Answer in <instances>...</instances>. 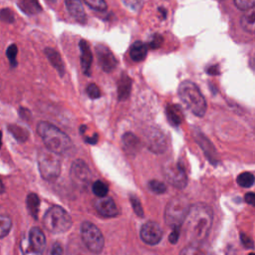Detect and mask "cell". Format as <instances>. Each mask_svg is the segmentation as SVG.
<instances>
[{
  "mask_svg": "<svg viewBox=\"0 0 255 255\" xmlns=\"http://www.w3.org/2000/svg\"><path fill=\"white\" fill-rule=\"evenodd\" d=\"M244 199H245V201H246L248 204H251V205L255 206V193H253V192L246 193Z\"/></svg>",
  "mask_w": 255,
  "mask_h": 255,
  "instance_id": "43",
  "label": "cell"
},
{
  "mask_svg": "<svg viewBox=\"0 0 255 255\" xmlns=\"http://www.w3.org/2000/svg\"><path fill=\"white\" fill-rule=\"evenodd\" d=\"M178 236H179V228H174L172 230V232L170 233V235H169V241L173 244L176 243L177 239H178Z\"/></svg>",
  "mask_w": 255,
  "mask_h": 255,
  "instance_id": "42",
  "label": "cell"
},
{
  "mask_svg": "<svg viewBox=\"0 0 255 255\" xmlns=\"http://www.w3.org/2000/svg\"><path fill=\"white\" fill-rule=\"evenodd\" d=\"M27 208L32 217L37 219L38 215V210H39V205H40V199L35 193H30L27 196Z\"/></svg>",
  "mask_w": 255,
  "mask_h": 255,
  "instance_id": "26",
  "label": "cell"
},
{
  "mask_svg": "<svg viewBox=\"0 0 255 255\" xmlns=\"http://www.w3.org/2000/svg\"><path fill=\"white\" fill-rule=\"evenodd\" d=\"M147 147L149 150L155 153H161L166 148L165 137L158 129L152 128L147 135Z\"/></svg>",
  "mask_w": 255,
  "mask_h": 255,
  "instance_id": "14",
  "label": "cell"
},
{
  "mask_svg": "<svg viewBox=\"0 0 255 255\" xmlns=\"http://www.w3.org/2000/svg\"><path fill=\"white\" fill-rule=\"evenodd\" d=\"M207 73H208V74H210V75H217V74L219 73V71H218V67H217V66H212V67L208 68Z\"/></svg>",
  "mask_w": 255,
  "mask_h": 255,
  "instance_id": "45",
  "label": "cell"
},
{
  "mask_svg": "<svg viewBox=\"0 0 255 255\" xmlns=\"http://www.w3.org/2000/svg\"><path fill=\"white\" fill-rule=\"evenodd\" d=\"M148 187L149 189L156 193V194H161L164 193L166 191V185L164 183H162L161 181H158L156 179H152L148 182Z\"/></svg>",
  "mask_w": 255,
  "mask_h": 255,
  "instance_id": "31",
  "label": "cell"
},
{
  "mask_svg": "<svg viewBox=\"0 0 255 255\" xmlns=\"http://www.w3.org/2000/svg\"><path fill=\"white\" fill-rule=\"evenodd\" d=\"M92 189H93V192L94 194L100 198V197H106L108 195V192H109V187L108 185L102 181V180H97L93 183V186H92Z\"/></svg>",
  "mask_w": 255,
  "mask_h": 255,
  "instance_id": "28",
  "label": "cell"
},
{
  "mask_svg": "<svg viewBox=\"0 0 255 255\" xmlns=\"http://www.w3.org/2000/svg\"><path fill=\"white\" fill-rule=\"evenodd\" d=\"M51 255H63V248L60 243H54L51 249Z\"/></svg>",
  "mask_w": 255,
  "mask_h": 255,
  "instance_id": "41",
  "label": "cell"
},
{
  "mask_svg": "<svg viewBox=\"0 0 255 255\" xmlns=\"http://www.w3.org/2000/svg\"><path fill=\"white\" fill-rule=\"evenodd\" d=\"M166 118L169 124L173 127H177L182 123L183 117L181 110L178 106L175 105H167L166 106Z\"/></svg>",
  "mask_w": 255,
  "mask_h": 255,
  "instance_id": "21",
  "label": "cell"
},
{
  "mask_svg": "<svg viewBox=\"0 0 255 255\" xmlns=\"http://www.w3.org/2000/svg\"><path fill=\"white\" fill-rule=\"evenodd\" d=\"M249 255H255V253H250Z\"/></svg>",
  "mask_w": 255,
  "mask_h": 255,
  "instance_id": "48",
  "label": "cell"
},
{
  "mask_svg": "<svg viewBox=\"0 0 255 255\" xmlns=\"http://www.w3.org/2000/svg\"><path fill=\"white\" fill-rule=\"evenodd\" d=\"M23 255H42L46 247V238L39 227H32L21 240Z\"/></svg>",
  "mask_w": 255,
  "mask_h": 255,
  "instance_id": "7",
  "label": "cell"
},
{
  "mask_svg": "<svg viewBox=\"0 0 255 255\" xmlns=\"http://www.w3.org/2000/svg\"><path fill=\"white\" fill-rule=\"evenodd\" d=\"M179 255H209L207 248L203 247L201 243H191L181 250Z\"/></svg>",
  "mask_w": 255,
  "mask_h": 255,
  "instance_id": "25",
  "label": "cell"
},
{
  "mask_svg": "<svg viewBox=\"0 0 255 255\" xmlns=\"http://www.w3.org/2000/svg\"><path fill=\"white\" fill-rule=\"evenodd\" d=\"M79 48L81 51L82 70L85 75L90 76L91 75V66L93 63V55H92V51L90 49L89 43L86 40L82 39L79 42Z\"/></svg>",
  "mask_w": 255,
  "mask_h": 255,
  "instance_id": "15",
  "label": "cell"
},
{
  "mask_svg": "<svg viewBox=\"0 0 255 255\" xmlns=\"http://www.w3.org/2000/svg\"><path fill=\"white\" fill-rule=\"evenodd\" d=\"M195 138L197 140V142L200 144V146L202 147V149L204 150L206 156L209 158L210 161L214 162L215 159V150L212 146V144L210 143V141L208 140V138H206L200 131H196L195 133Z\"/></svg>",
  "mask_w": 255,
  "mask_h": 255,
  "instance_id": "23",
  "label": "cell"
},
{
  "mask_svg": "<svg viewBox=\"0 0 255 255\" xmlns=\"http://www.w3.org/2000/svg\"><path fill=\"white\" fill-rule=\"evenodd\" d=\"M86 92H87V95L93 100L100 98L101 95H102L100 88L94 83H91V84L88 85V87L86 89Z\"/></svg>",
  "mask_w": 255,
  "mask_h": 255,
  "instance_id": "35",
  "label": "cell"
},
{
  "mask_svg": "<svg viewBox=\"0 0 255 255\" xmlns=\"http://www.w3.org/2000/svg\"><path fill=\"white\" fill-rule=\"evenodd\" d=\"M37 132L46 148L57 154L67 152L72 146L70 137L59 128L48 122H40L37 126Z\"/></svg>",
  "mask_w": 255,
  "mask_h": 255,
  "instance_id": "2",
  "label": "cell"
},
{
  "mask_svg": "<svg viewBox=\"0 0 255 255\" xmlns=\"http://www.w3.org/2000/svg\"><path fill=\"white\" fill-rule=\"evenodd\" d=\"M131 90V79L128 75L123 74L118 83V99L119 101H126Z\"/></svg>",
  "mask_w": 255,
  "mask_h": 255,
  "instance_id": "18",
  "label": "cell"
},
{
  "mask_svg": "<svg viewBox=\"0 0 255 255\" xmlns=\"http://www.w3.org/2000/svg\"><path fill=\"white\" fill-rule=\"evenodd\" d=\"M8 129L10 130V132L13 134V136L21 141H24L28 138V132L25 128H23L22 127H19L17 125H10L8 127Z\"/></svg>",
  "mask_w": 255,
  "mask_h": 255,
  "instance_id": "29",
  "label": "cell"
},
{
  "mask_svg": "<svg viewBox=\"0 0 255 255\" xmlns=\"http://www.w3.org/2000/svg\"><path fill=\"white\" fill-rule=\"evenodd\" d=\"M190 205L187 199L183 196L173 197L165 207L164 220L172 229L179 228L184 223V220L188 214Z\"/></svg>",
  "mask_w": 255,
  "mask_h": 255,
  "instance_id": "4",
  "label": "cell"
},
{
  "mask_svg": "<svg viewBox=\"0 0 255 255\" xmlns=\"http://www.w3.org/2000/svg\"><path fill=\"white\" fill-rule=\"evenodd\" d=\"M81 236L86 247L93 253L99 254L103 251L105 240L100 229L92 222L85 221L81 227Z\"/></svg>",
  "mask_w": 255,
  "mask_h": 255,
  "instance_id": "8",
  "label": "cell"
},
{
  "mask_svg": "<svg viewBox=\"0 0 255 255\" xmlns=\"http://www.w3.org/2000/svg\"><path fill=\"white\" fill-rule=\"evenodd\" d=\"M46 1H48L50 4H55L57 0H46Z\"/></svg>",
  "mask_w": 255,
  "mask_h": 255,
  "instance_id": "47",
  "label": "cell"
},
{
  "mask_svg": "<svg viewBox=\"0 0 255 255\" xmlns=\"http://www.w3.org/2000/svg\"><path fill=\"white\" fill-rule=\"evenodd\" d=\"M162 237V231L160 226L154 221H148L144 223L140 229L141 240L148 245L157 244Z\"/></svg>",
  "mask_w": 255,
  "mask_h": 255,
  "instance_id": "12",
  "label": "cell"
},
{
  "mask_svg": "<svg viewBox=\"0 0 255 255\" xmlns=\"http://www.w3.org/2000/svg\"><path fill=\"white\" fill-rule=\"evenodd\" d=\"M18 7L27 15H35L42 11L38 0H18Z\"/></svg>",
  "mask_w": 255,
  "mask_h": 255,
  "instance_id": "22",
  "label": "cell"
},
{
  "mask_svg": "<svg viewBox=\"0 0 255 255\" xmlns=\"http://www.w3.org/2000/svg\"><path fill=\"white\" fill-rule=\"evenodd\" d=\"M70 174L72 179L79 184H89L92 178V172L88 164L82 159H76L72 163Z\"/></svg>",
  "mask_w": 255,
  "mask_h": 255,
  "instance_id": "11",
  "label": "cell"
},
{
  "mask_svg": "<svg viewBox=\"0 0 255 255\" xmlns=\"http://www.w3.org/2000/svg\"><path fill=\"white\" fill-rule=\"evenodd\" d=\"M95 209L97 212L105 217H115L119 214V209L111 197H100L96 199L95 203Z\"/></svg>",
  "mask_w": 255,
  "mask_h": 255,
  "instance_id": "13",
  "label": "cell"
},
{
  "mask_svg": "<svg viewBox=\"0 0 255 255\" xmlns=\"http://www.w3.org/2000/svg\"><path fill=\"white\" fill-rule=\"evenodd\" d=\"M38 167L41 176L47 181L57 179L61 172V161L58 154L49 150L43 149L38 155Z\"/></svg>",
  "mask_w": 255,
  "mask_h": 255,
  "instance_id": "6",
  "label": "cell"
},
{
  "mask_svg": "<svg viewBox=\"0 0 255 255\" xmlns=\"http://www.w3.org/2000/svg\"><path fill=\"white\" fill-rule=\"evenodd\" d=\"M43 224L51 233L60 234L70 229L72 219L65 209L60 206H53L44 215Z\"/></svg>",
  "mask_w": 255,
  "mask_h": 255,
  "instance_id": "5",
  "label": "cell"
},
{
  "mask_svg": "<svg viewBox=\"0 0 255 255\" xmlns=\"http://www.w3.org/2000/svg\"><path fill=\"white\" fill-rule=\"evenodd\" d=\"M165 179L176 188H184L187 184V175L184 168L178 162H167L163 167Z\"/></svg>",
  "mask_w": 255,
  "mask_h": 255,
  "instance_id": "9",
  "label": "cell"
},
{
  "mask_svg": "<svg viewBox=\"0 0 255 255\" xmlns=\"http://www.w3.org/2000/svg\"><path fill=\"white\" fill-rule=\"evenodd\" d=\"M86 2V4L94 9V10H97V11H101V12H104L107 10L108 6H107V3L105 0H84Z\"/></svg>",
  "mask_w": 255,
  "mask_h": 255,
  "instance_id": "33",
  "label": "cell"
},
{
  "mask_svg": "<svg viewBox=\"0 0 255 255\" xmlns=\"http://www.w3.org/2000/svg\"><path fill=\"white\" fill-rule=\"evenodd\" d=\"M241 27L248 33H255V8L245 11L241 17Z\"/></svg>",
  "mask_w": 255,
  "mask_h": 255,
  "instance_id": "24",
  "label": "cell"
},
{
  "mask_svg": "<svg viewBox=\"0 0 255 255\" xmlns=\"http://www.w3.org/2000/svg\"><path fill=\"white\" fill-rule=\"evenodd\" d=\"M86 141L89 142V143H91V144L97 143V141H98V134H97V133H94L93 136H88V137H86Z\"/></svg>",
  "mask_w": 255,
  "mask_h": 255,
  "instance_id": "44",
  "label": "cell"
},
{
  "mask_svg": "<svg viewBox=\"0 0 255 255\" xmlns=\"http://www.w3.org/2000/svg\"><path fill=\"white\" fill-rule=\"evenodd\" d=\"M1 19L5 22L12 23L14 21V14L10 9L4 8L1 10Z\"/></svg>",
  "mask_w": 255,
  "mask_h": 255,
  "instance_id": "39",
  "label": "cell"
},
{
  "mask_svg": "<svg viewBox=\"0 0 255 255\" xmlns=\"http://www.w3.org/2000/svg\"><path fill=\"white\" fill-rule=\"evenodd\" d=\"M162 43H163V37L160 34L156 33V34H153L151 36V38H150V40L148 42V47L150 49L155 50V49L159 48Z\"/></svg>",
  "mask_w": 255,
  "mask_h": 255,
  "instance_id": "36",
  "label": "cell"
},
{
  "mask_svg": "<svg viewBox=\"0 0 255 255\" xmlns=\"http://www.w3.org/2000/svg\"><path fill=\"white\" fill-rule=\"evenodd\" d=\"M44 52H45L46 57L48 58V60L52 64V66L57 70L59 75L61 77H63L64 74H65V65L62 61V58H61L60 54L56 50H54L53 48H49V47L46 48Z\"/></svg>",
  "mask_w": 255,
  "mask_h": 255,
  "instance_id": "17",
  "label": "cell"
},
{
  "mask_svg": "<svg viewBox=\"0 0 255 255\" xmlns=\"http://www.w3.org/2000/svg\"><path fill=\"white\" fill-rule=\"evenodd\" d=\"M255 182V176L251 172H242L237 176V183L241 187H250Z\"/></svg>",
  "mask_w": 255,
  "mask_h": 255,
  "instance_id": "27",
  "label": "cell"
},
{
  "mask_svg": "<svg viewBox=\"0 0 255 255\" xmlns=\"http://www.w3.org/2000/svg\"><path fill=\"white\" fill-rule=\"evenodd\" d=\"M235 6L242 11L255 8V0H234Z\"/></svg>",
  "mask_w": 255,
  "mask_h": 255,
  "instance_id": "34",
  "label": "cell"
},
{
  "mask_svg": "<svg viewBox=\"0 0 255 255\" xmlns=\"http://www.w3.org/2000/svg\"><path fill=\"white\" fill-rule=\"evenodd\" d=\"M178 96L182 104L196 117H203L206 112V101L198 87L191 81H183L178 87Z\"/></svg>",
  "mask_w": 255,
  "mask_h": 255,
  "instance_id": "3",
  "label": "cell"
},
{
  "mask_svg": "<svg viewBox=\"0 0 255 255\" xmlns=\"http://www.w3.org/2000/svg\"><path fill=\"white\" fill-rule=\"evenodd\" d=\"M66 7L72 17L79 22H85L86 13L81 0H65Z\"/></svg>",
  "mask_w": 255,
  "mask_h": 255,
  "instance_id": "16",
  "label": "cell"
},
{
  "mask_svg": "<svg viewBox=\"0 0 255 255\" xmlns=\"http://www.w3.org/2000/svg\"><path fill=\"white\" fill-rule=\"evenodd\" d=\"M124 4L131 11H137L142 3V0H123Z\"/></svg>",
  "mask_w": 255,
  "mask_h": 255,
  "instance_id": "38",
  "label": "cell"
},
{
  "mask_svg": "<svg viewBox=\"0 0 255 255\" xmlns=\"http://www.w3.org/2000/svg\"><path fill=\"white\" fill-rule=\"evenodd\" d=\"M17 46L15 44H12L10 45L7 50H6V56L10 62V65L12 68L16 67L17 66V60H16V57H17Z\"/></svg>",
  "mask_w": 255,
  "mask_h": 255,
  "instance_id": "32",
  "label": "cell"
},
{
  "mask_svg": "<svg viewBox=\"0 0 255 255\" xmlns=\"http://www.w3.org/2000/svg\"><path fill=\"white\" fill-rule=\"evenodd\" d=\"M96 55L98 63L102 70L105 72H112L118 66V61L114 53L104 44H99L96 46Z\"/></svg>",
  "mask_w": 255,
  "mask_h": 255,
  "instance_id": "10",
  "label": "cell"
},
{
  "mask_svg": "<svg viewBox=\"0 0 255 255\" xmlns=\"http://www.w3.org/2000/svg\"><path fill=\"white\" fill-rule=\"evenodd\" d=\"M240 238H241L242 244H243L246 248H253V247H254V242H253V240H252L249 236H247L246 234L241 233V234H240Z\"/></svg>",
  "mask_w": 255,
  "mask_h": 255,
  "instance_id": "40",
  "label": "cell"
},
{
  "mask_svg": "<svg viewBox=\"0 0 255 255\" xmlns=\"http://www.w3.org/2000/svg\"><path fill=\"white\" fill-rule=\"evenodd\" d=\"M0 221H1V227H0V233H1V235H0V237H1V238H4V237L9 233L12 223H11L10 217L7 216V215H1Z\"/></svg>",
  "mask_w": 255,
  "mask_h": 255,
  "instance_id": "30",
  "label": "cell"
},
{
  "mask_svg": "<svg viewBox=\"0 0 255 255\" xmlns=\"http://www.w3.org/2000/svg\"><path fill=\"white\" fill-rule=\"evenodd\" d=\"M158 11H160V13L162 14V18L164 19L165 17H166V10L164 9V8H162V7H160V8H158Z\"/></svg>",
  "mask_w": 255,
  "mask_h": 255,
  "instance_id": "46",
  "label": "cell"
},
{
  "mask_svg": "<svg viewBox=\"0 0 255 255\" xmlns=\"http://www.w3.org/2000/svg\"><path fill=\"white\" fill-rule=\"evenodd\" d=\"M130 202L133 208V211L135 212V214H137L139 217L143 216V209L141 207V204L139 202V200L137 199V197L130 195Z\"/></svg>",
  "mask_w": 255,
  "mask_h": 255,
  "instance_id": "37",
  "label": "cell"
},
{
  "mask_svg": "<svg viewBox=\"0 0 255 255\" xmlns=\"http://www.w3.org/2000/svg\"><path fill=\"white\" fill-rule=\"evenodd\" d=\"M213 212L205 203H195L190 206L184 220L185 237L191 243H201L209 234L212 226Z\"/></svg>",
  "mask_w": 255,
  "mask_h": 255,
  "instance_id": "1",
  "label": "cell"
},
{
  "mask_svg": "<svg viewBox=\"0 0 255 255\" xmlns=\"http://www.w3.org/2000/svg\"><path fill=\"white\" fill-rule=\"evenodd\" d=\"M147 54V46L141 41H135L129 48V56L134 62H141Z\"/></svg>",
  "mask_w": 255,
  "mask_h": 255,
  "instance_id": "19",
  "label": "cell"
},
{
  "mask_svg": "<svg viewBox=\"0 0 255 255\" xmlns=\"http://www.w3.org/2000/svg\"><path fill=\"white\" fill-rule=\"evenodd\" d=\"M123 145L128 153L134 154L140 148V140L131 132H126L123 135Z\"/></svg>",
  "mask_w": 255,
  "mask_h": 255,
  "instance_id": "20",
  "label": "cell"
}]
</instances>
